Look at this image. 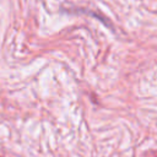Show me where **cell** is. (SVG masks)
Instances as JSON below:
<instances>
[]
</instances>
